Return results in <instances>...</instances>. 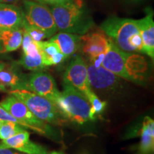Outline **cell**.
<instances>
[{
    "mask_svg": "<svg viewBox=\"0 0 154 154\" xmlns=\"http://www.w3.org/2000/svg\"><path fill=\"white\" fill-rule=\"evenodd\" d=\"M109 39V47L101 66L120 78L138 84H143L146 79L148 69L145 58L137 54L122 51Z\"/></svg>",
    "mask_w": 154,
    "mask_h": 154,
    "instance_id": "cell-1",
    "label": "cell"
},
{
    "mask_svg": "<svg viewBox=\"0 0 154 154\" xmlns=\"http://www.w3.org/2000/svg\"><path fill=\"white\" fill-rule=\"evenodd\" d=\"M57 29L78 35L87 33L94 26L82 0H67L50 8Z\"/></svg>",
    "mask_w": 154,
    "mask_h": 154,
    "instance_id": "cell-2",
    "label": "cell"
},
{
    "mask_svg": "<svg viewBox=\"0 0 154 154\" xmlns=\"http://www.w3.org/2000/svg\"><path fill=\"white\" fill-rule=\"evenodd\" d=\"M55 104L69 121L82 125L92 121L91 104L88 99L69 84L63 83V91Z\"/></svg>",
    "mask_w": 154,
    "mask_h": 154,
    "instance_id": "cell-3",
    "label": "cell"
},
{
    "mask_svg": "<svg viewBox=\"0 0 154 154\" xmlns=\"http://www.w3.org/2000/svg\"><path fill=\"white\" fill-rule=\"evenodd\" d=\"M9 94L22 101L36 118L48 124L61 126L69 121L54 103L43 96L26 89L14 90Z\"/></svg>",
    "mask_w": 154,
    "mask_h": 154,
    "instance_id": "cell-4",
    "label": "cell"
},
{
    "mask_svg": "<svg viewBox=\"0 0 154 154\" xmlns=\"http://www.w3.org/2000/svg\"><path fill=\"white\" fill-rule=\"evenodd\" d=\"M0 106L12 116L20 121L24 128H29L55 141H60V135L57 130L50 124L36 118L28 107L15 96L9 94L0 102Z\"/></svg>",
    "mask_w": 154,
    "mask_h": 154,
    "instance_id": "cell-5",
    "label": "cell"
},
{
    "mask_svg": "<svg viewBox=\"0 0 154 154\" xmlns=\"http://www.w3.org/2000/svg\"><path fill=\"white\" fill-rule=\"evenodd\" d=\"M100 29L119 49L134 52L129 42L132 36L139 34L136 19L112 16L102 23Z\"/></svg>",
    "mask_w": 154,
    "mask_h": 154,
    "instance_id": "cell-6",
    "label": "cell"
},
{
    "mask_svg": "<svg viewBox=\"0 0 154 154\" xmlns=\"http://www.w3.org/2000/svg\"><path fill=\"white\" fill-rule=\"evenodd\" d=\"M109 37L101 29L80 36L79 49L87 57L89 63L98 67L101 66L109 47Z\"/></svg>",
    "mask_w": 154,
    "mask_h": 154,
    "instance_id": "cell-7",
    "label": "cell"
},
{
    "mask_svg": "<svg viewBox=\"0 0 154 154\" xmlns=\"http://www.w3.org/2000/svg\"><path fill=\"white\" fill-rule=\"evenodd\" d=\"M24 19L28 24L43 31L49 38L57 33L58 29L50 8L30 0H24Z\"/></svg>",
    "mask_w": 154,
    "mask_h": 154,
    "instance_id": "cell-8",
    "label": "cell"
},
{
    "mask_svg": "<svg viewBox=\"0 0 154 154\" xmlns=\"http://www.w3.org/2000/svg\"><path fill=\"white\" fill-rule=\"evenodd\" d=\"M63 83L76 88L88 99L93 92L88 79L87 63L81 56H75L63 74Z\"/></svg>",
    "mask_w": 154,
    "mask_h": 154,
    "instance_id": "cell-9",
    "label": "cell"
},
{
    "mask_svg": "<svg viewBox=\"0 0 154 154\" xmlns=\"http://www.w3.org/2000/svg\"><path fill=\"white\" fill-rule=\"evenodd\" d=\"M29 91L56 103L61 92L51 75L44 71H36L27 76Z\"/></svg>",
    "mask_w": 154,
    "mask_h": 154,
    "instance_id": "cell-10",
    "label": "cell"
},
{
    "mask_svg": "<svg viewBox=\"0 0 154 154\" xmlns=\"http://www.w3.org/2000/svg\"><path fill=\"white\" fill-rule=\"evenodd\" d=\"M88 79L91 89L102 92H113L121 86L120 77L116 76L101 66H94L87 63Z\"/></svg>",
    "mask_w": 154,
    "mask_h": 154,
    "instance_id": "cell-11",
    "label": "cell"
},
{
    "mask_svg": "<svg viewBox=\"0 0 154 154\" xmlns=\"http://www.w3.org/2000/svg\"><path fill=\"white\" fill-rule=\"evenodd\" d=\"M0 86L9 93L14 90H28L27 76L23 74L17 63H7L0 70Z\"/></svg>",
    "mask_w": 154,
    "mask_h": 154,
    "instance_id": "cell-12",
    "label": "cell"
},
{
    "mask_svg": "<svg viewBox=\"0 0 154 154\" xmlns=\"http://www.w3.org/2000/svg\"><path fill=\"white\" fill-rule=\"evenodd\" d=\"M29 133L26 130L0 142V148L14 149L27 154H48L43 146L29 139Z\"/></svg>",
    "mask_w": 154,
    "mask_h": 154,
    "instance_id": "cell-13",
    "label": "cell"
},
{
    "mask_svg": "<svg viewBox=\"0 0 154 154\" xmlns=\"http://www.w3.org/2000/svg\"><path fill=\"white\" fill-rule=\"evenodd\" d=\"M24 11L17 6L0 2V30L22 27Z\"/></svg>",
    "mask_w": 154,
    "mask_h": 154,
    "instance_id": "cell-14",
    "label": "cell"
},
{
    "mask_svg": "<svg viewBox=\"0 0 154 154\" xmlns=\"http://www.w3.org/2000/svg\"><path fill=\"white\" fill-rule=\"evenodd\" d=\"M138 31L143 42V54L153 59L154 57V22L153 13L150 11L143 19L136 20Z\"/></svg>",
    "mask_w": 154,
    "mask_h": 154,
    "instance_id": "cell-15",
    "label": "cell"
},
{
    "mask_svg": "<svg viewBox=\"0 0 154 154\" xmlns=\"http://www.w3.org/2000/svg\"><path fill=\"white\" fill-rule=\"evenodd\" d=\"M49 41L57 44L61 52L66 58H69L79 49L80 36L78 34L60 32L51 36Z\"/></svg>",
    "mask_w": 154,
    "mask_h": 154,
    "instance_id": "cell-16",
    "label": "cell"
},
{
    "mask_svg": "<svg viewBox=\"0 0 154 154\" xmlns=\"http://www.w3.org/2000/svg\"><path fill=\"white\" fill-rule=\"evenodd\" d=\"M154 121L149 116L143 119L140 129V141L136 154H153Z\"/></svg>",
    "mask_w": 154,
    "mask_h": 154,
    "instance_id": "cell-17",
    "label": "cell"
},
{
    "mask_svg": "<svg viewBox=\"0 0 154 154\" xmlns=\"http://www.w3.org/2000/svg\"><path fill=\"white\" fill-rule=\"evenodd\" d=\"M38 47L44 66L58 65L62 63L66 57L61 52L57 45L51 41L38 42Z\"/></svg>",
    "mask_w": 154,
    "mask_h": 154,
    "instance_id": "cell-18",
    "label": "cell"
},
{
    "mask_svg": "<svg viewBox=\"0 0 154 154\" xmlns=\"http://www.w3.org/2000/svg\"><path fill=\"white\" fill-rule=\"evenodd\" d=\"M22 27L0 30V44L3 49V53L18 49L22 46Z\"/></svg>",
    "mask_w": 154,
    "mask_h": 154,
    "instance_id": "cell-19",
    "label": "cell"
},
{
    "mask_svg": "<svg viewBox=\"0 0 154 154\" xmlns=\"http://www.w3.org/2000/svg\"><path fill=\"white\" fill-rule=\"evenodd\" d=\"M17 63L19 66L32 72L43 70V69L45 68L40 51L32 54H22V57Z\"/></svg>",
    "mask_w": 154,
    "mask_h": 154,
    "instance_id": "cell-20",
    "label": "cell"
},
{
    "mask_svg": "<svg viewBox=\"0 0 154 154\" xmlns=\"http://www.w3.org/2000/svg\"><path fill=\"white\" fill-rule=\"evenodd\" d=\"M26 130L16 123L11 121H3L2 124L0 126V139L2 140L7 139L17 134Z\"/></svg>",
    "mask_w": 154,
    "mask_h": 154,
    "instance_id": "cell-21",
    "label": "cell"
},
{
    "mask_svg": "<svg viewBox=\"0 0 154 154\" xmlns=\"http://www.w3.org/2000/svg\"><path fill=\"white\" fill-rule=\"evenodd\" d=\"M88 100L91 104V117L92 121H94L96 116L101 114L105 110L107 103L101 101L97 95L93 91L88 97Z\"/></svg>",
    "mask_w": 154,
    "mask_h": 154,
    "instance_id": "cell-22",
    "label": "cell"
},
{
    "mask_svg": "<svg viewBox=\"0 0 154 154\" xmlns=\"http://www.w3.org/2000/svg\"><path fill=\"white\" fill-rule=\"evenodd\" d=\"M22 27L23 29V30H24L25 32H26V33L28 34V35L35 42H42L43 41L44 39H45V38H49L47 34H46L45 32H44L43 31H42L38 28L33 26V25L28 24V23L25 21L24 18V21H23L22 22Z\"/></svg>",
    "mask_w": 154,
    "mask_h": 154,
    "instance_id": "cell-23",
    "label": "cell"
},
{
    "mask_svg": "<svg viewBox=\"0 0 154 154\" xmlns=\"http://www.w3.org/2000/svg\"><path fill=\"white\" fill-rule=\"evenodd\" d=\"M66 1H67V0H36V2L38 3L42 4V5H49L51 6L59 5V4L63 3Z\"/></svg>",
    "mask_w": 154,
    "mask_h": 154,
    "instance_id": "cell-24",
    "label": "cell"
},
{
    "mask_svg": "<svg viewBox=\"0 0 154 154\" xmlns=\"http://www.w3.org/2000/svg\"><path fill=\"white\" fill-rule=\"evenodd\" d=\"M124 2L128 4V5H137L144 2L146 1V0H124Z\"/></svg>",
    "mask_w": 154,
    "mask_h": 154,
    "instance_id": "cell-25",
    "label": "cell"
},
{
    "mask_svg": "<svg viewBox=\"0 0 154 154\" xmlns=\"http://www.w3.org/2000/svg\"><path fill=\"white\" fill-rule=\"evenodd\" d=\"M0 154H19L16 152L11 151L10 149H5V148H0Z\"/></svg>",
    "mask_w": 154,
    "mask_h": 154,
    "instance_id": "cell-26",
    "label": "cell"
},
{
    "mask_svg": "<svg viewBox=\"0 0 154 154\" xmlns=\"http://www.w3.org/2000/svg\"><path fill=\"white\" fill-rule=\"evenodd\" d=\"M5 64H6V63H5V62H3V61H0V70H1V69H2L4 66H5ZM0 91H3V92H5V89H4V88H3L1 86H0Z\"/></svg>",
    "mask_w": 154,
    "mask_h": 154,
    "instance_id": "cell-27",
    "label": "cell"
},
{
    "mask_svg": "<svg viewBox=\"0 0 154 154\" xmlns=\"http://www.w3.org/2000/svg\"><path fill=\"white\" fill-rule=\"evenodd\" d=\"M17 0H0V2H2V3H11V2H16Z\"/></svg>",
    "mask_w": 154,
    "mask_h": 154,
    "instance_id": "cell-28",
    "label": "cell"
},
{
    "mask_svg": "<svg viewBox=\"0 0 154 154\" xmlns=\"http://www.w3.org/2000/svg\"><path fill=\"white\" fill-rule=\"evenodd\" d=\"M49 154H65L62 153V152H59V151H53L51 153H50Z\"/></svg>",
    "mask_w": 154,
    "mask_h": 154,
    "instance_id": "cell-29",
    "label": "cell"
},
{
    "mask_svg": "<svg viewBox=\"0 0 154 154\" xmlns=\"http://www.w3.org/2000/svg\"><path fill=\"white\" fill-rule=\"evenodd\" d=\"M3 53V49L2 47L1 44H0V54H2Z\"/></svg>",
    "mask_w": 154,
    "mask_h": 154,
    "instance_id": "cell-30",
    "label": "cell"
},
{
    "mask_svg": "<svg viewBox=\"0 0 154 154\" xmlns=\"http://www.w3.org/2000/svg\"><path fill=\"white\" fill-rule=\"evenodd\" d=\"M2 123H3L2 121H0V126H2Z\"/></svg>",
    "mask_w": 154,
    "mask_h": 154,
    "instance_id": "cell-31",
    "label": "cell"
},
{
    "mask_svg": "<svg viewBox=\"0 0 154 154\" xmlns=\"http://www.w3.org/2000/svg\"><path fill=\"white\" fill-rule=\"evenodd\" d=\"M81 154H88V153H86V152H84V153H81Z\"/></svg>",
    "mask_w": 154,
    "mask_h": 154,
    "instance_id": "cell-32",
    "label": "cell"
}]
</instances>
